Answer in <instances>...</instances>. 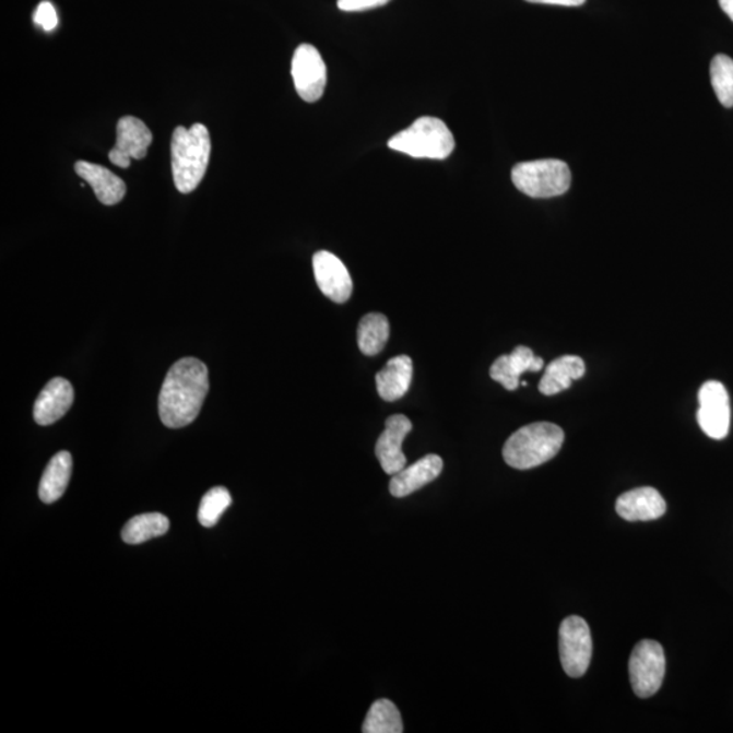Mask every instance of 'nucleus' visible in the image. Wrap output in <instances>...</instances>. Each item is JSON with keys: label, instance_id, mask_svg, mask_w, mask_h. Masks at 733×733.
I'll use <instances>...</instances> for the list:
<instances>
[{"label": "nucleus", "instance_id": "15", "mask_svg": "<svg viewBox=\"0 0 733 733\" xmlns=\"http://www.w3.org/2000/svg\"><path fill=\"white\" fill-rule=\"evenodd\" d=\"M544 360L535 356L528 346L519 345L512 354L503 355L490 367V378L505 386L509 391L517 390L522 374L539 373L544 368Z\"/></svg>", "mask_w": 733, "mask_h": 733}, {"label": "nucleus", "instance_id": "10", "mask_svg": "<svg viewBox=\"0 0 733 733\" xmlns=\"http://www.w3.org/2000/svg\"><path fill=\"white\" fill-rule=\"evenodd\" d=\"M117 140L110 150L109 159L115 166L128 169L132 159H143L153 143V133L137 117L126 116L117 122Z\"/></svg>", "mask_w": 733, "mask_h": 733}, {"label": "nucleus", "instance_id": "19", "mask_svg": "<svg viewBox=\"0 0 733 733\" xmlns=\"http://www.w3.org/2000/svg\"><path fill=\"white\" fill-rule=\"evenodd\" d=\"M586 365L579 356L565 355L553 360L546 367L540 382V391L544 395H556L570 388L574 380L583 378Z\"/></svg>", "mask_w": 733, "mask_h": 733}, {"label": "nucleus", "instance_id": "29", "mask_svg": "<svg viewBox=\"0 0 733 733\" xmlns=\"http://www.w3.org/2000/svg\"><path fill=\"white\" fill-rule=\"evenodd\" d=\"M721 9L733 21V0H719Z\"/></svg>", "mask_w": 733, "mask_h": 733}, {"label": "nucleus", "instance_id": "24", "mask_svg": "<svg viewBox=\"0 0 733 733\" xmlns=\"http://www.w3.org/2000/svg\"><path fill=\"white\" fill-rule=\"evenodd\" d=\"M710 80L716 95L725 108L733 106V60L725 55H718L710 64Z\"/></svg>", "mask_w": 733, "mask_h": 733}, {"label": "nucleus", "instance_id": "5", "mask_svg": "<svg viewBox=\"0 0 733 733\" xmlns=\"http://www.w3.org/2000/svg\"><path fill=\"white\" fill-rule=\"evenodd\" d=\"M512 182L520 192L534 199H551L568 192L572 175L558 159L522 162L512 169Z\"/></svg>", "mask_w": 733, "mask_h": 733}, {"label": "nucleus", "instance_id": "28", "mask_svg": "<svg viewBox=\"0 0 733 733\" xmlns=\"http://www.w3.org/2000/svg\"><path fill=\"white\" fill-rule=\"evenodd\" d=\"M525 2L565 5V8H579V5L584 4L587 0H525Z\"/></svg>", "mask_w": 733, "mask_h": 733}, {"label": "nucleus", "instance_id": "8", "mask_svg": "<svg viewBox=\"0 0 733 733\" xmlns=\"http://www.w3.org/2000/svg\"><path fill=\"white\" fill-rule=\"evenodd\" d=\"M296 93L306 103H317L327 87V64L320 52L310 44L296 48L291 66Z\"/></svg>", "mask_w": 733, "mask_h": 733}, {"label": "nucleus", "instance_id": "26", "mask_svg": "<svg viewBox=\"0 0 733 733\" xmlns=\"http://www.w3.org/2000/svg\"><path fill=\"white\" fill-rule=\"evenodd\" d=\"M33 21L38 26H42L46 32H52L56 29V26L59 24V16L56 13L54 4L50 2H42L37 5L35 16Z\"/></svg>", "mask_w": 733, "mask_h": 733}, {"label": "nucleus", "instance_id": "6", "mask_svg": "<svg viewBox=\"0 0 733 733\" xmlns=\"http://www.w3.org/2000/svg\"><path fill=\"white\" fill-rule=\"evenodd\" d=\"M592 637L586 619L572 615L559 626V659L570 678H580L590 667Z\"/></svg>", "mask_w": 733, "mask_h": 733}, {"label": "nucleus", "instance_id": "18", "mask_svg": "<svg viewBox=\"0 0 733 733\" xmlns=\"http://www.w3.org/2000/svg\"><path fill=\"white\" fill-rule=\"evenodd\" d=\"M412 377L413 363L410 356L400 355L390 359L375 377L380 399L390 402L402 399L411 388Z\"/></svg>", "mask_w": 733, "mask_h": 733}, {"label": "nucleus", "instance_id": "13", "mask_svg": "<svg viewBox=\"0 0 733 733\" xmlns=\"http://www.w3.org/2000/svg\"><path fill=\"white\" fill-rule=\"evenodd\" d=\"M615 509L620 518L629 522H648L662 518L667 511V505L657 489L643 486L620 495Z\"/></svg>", "mask_w": 733, "mask_h": 733}, {"label": "nucleus", "instance_id": "21", "mask_svg": "<svg viewBox=\"0 0 733 733\" xmlns=\"http://www.w3.org/2000/svg\"><path fill=\"white\" fill-rule=\"evenodd\" d=\"M389 335V320L383 315L371 312L363 317L357 328V344H359L362 354L367 356L380 354L388 344Z\"/></svg>", "mask_w": 733, "mask_h": 733}, {"label": "nucleus", "instance_id": "14", "mask_svg": "<svg viewBox=\"0 0 733 733\" xmlns=\"http://www.w3.org/2000/svg\"><path fill=\"white\" fill-rule=\"evenodd\" d=\"M441 472H444V459L436 454L425 456L393 475L390 481V494L402 499L433 483Z\"/></svg>", "mask_w": 733, "mask_h": 733}, {"label": "nucleus", "instance_id": "27", "mask_svg": "<svg viewBox=\"0 0 733 733\" xmlns=\"http://www.w3.org/2000/svg\"><path fill=\"white\" fill-rule=\"evenodd\" d=\"M390 0H339L338 5L341 11L346 13H357V11H367L388 4Z\"/></svg>", "mask_w": 733, "mask_h": 733}, {"label": "nucleus", "instance_id": "4", "mask_svg": "<svg viewBox=\"0 0 733 733\" xmlns=\"http://www.w3.org/2000/svg\"><path fill=\"white\" fill-rule=\"evenodd\" d=\"M389 149L416 159L449 158L456 149V139L445 121L424 116L410 128L389 140Z\"/></svg>", "mask_w": 733, "mask_h": 733}, {"label": "nucleus", "instance_id": "1", "mask_svg": "<svg viewBox=\"0 0 733 733\" xmlns=\"http://www.w3.org/2000/svg\"><path fill=\"white\" fill-rule=\"evenodd\" d=\"M210 390L209 368L185 357L167 373L159 394V416L169 428H182L199 416Z\"/></svg>", "mask_w": 733, "mask_h": 733}, {"label": "nucleus", "instance_id": "23", "mask_svg": "<svg viewBox=\"0 0 733 733\" xmlns=\"http://www.w3.org/2000/svg\"><path fill=\"white\" fill-rule=\"evenodd\" d=\"M365 733H402L404 724L399 708L390 699H379L369 708L365 723Z\"/></svg>", "mask_w": 733, "mask_h": 733}, {"label": "nucleus", "instance_id": "12", "mask_svg": "<svg viewBox=\"0 0 733 733\" xmlns=\"http://www.w3.org/2000/svg\"><path fill=\"white\" fill-rule=\"evenodd\" d=\"M312 268L318 287L324 296L335 302V304H345L351 298L354 291V283L348 270L338 256L329 251H318L312 257Z\"/></svg>", "mask_w": 733, "mask_h": 733}, {"label": "nucleus", "instance_id": "22", "mask_svg": "<svg viewBox=\"0 0 733 733\" xmlns=\"http://www.w3.org/2000/svg\"><path fill=\"white\" fill-rule=\"evenodd\" d=\"M169 519L162 513H143L132 518L122 529V540L130 545L143 544L150 540L158 539L169 531Z\"/></svg>", "mask_w": 733, "mask_h": 733}, {"label": "nucleus", "instance_id": "11", "mask_svg": "<svg viewBox=\"0 0 733 733\" xmlns=\"http://www.w3.org/2000/svg\"><path fill=\"white\" fill-rule=\"evenodd\" d=\"M411 430L412 422L404 414H394L386 419L385 430L375 446V454L386 474L394 475L406 466L402 444Z\"/></svg>", "mask_w": 733, "mask_h": 733}, {"label": "nucleus", "instance_id": "2", "mask_svg": "<svg viewBox=\"0 0 733 733\" xmlns=\"http://www.w3.org/2000/svg\"><path fill=\"white\" fill-rule=\"evenodd\" d=\"M209 128L193 125L177 127L172 138V170L176 188L181 193H192L203 181L211 156Z\"/></svg>", "mask_w": 733, "mask_h": 733}, {"label": "nucleus", "instance_id": "9", "mask_svg": "<svg viewBox=\"0 0 733 733\" xmlns=\"http://www.w3.org/2000/svg\"><path fill=\"white\" fill-rule=\"evenodd\" d=\"M699 410L697 419L699 427L709 438L721 440L730 433L731 407L729 391L718 380H709L702 385L698 394Z\"/></svg>", "mask_w": 733, "mask_h": 733}, {"label": "nucleus", "instance_id": "7", "mask_svg": "<svg viewBox=\"0 0 733 733\" xmlns=\"http://www.w3.org/2000/svg\"><path fill=\"white\" fill-rule=\"evenodd\" d=\"M665 674L663 647L658 641L642 640L631 652L629 675L637 697L649 698L662 687Z\"/></svg>", "mask_w": 733, "mask_h": 733}, {"label": "nucleus", "instance_id": "17", "mask_svg": "<svg viewBox=\"0 0 733 733\" xmlns=\"http://www.w3.org/2000/svg\"><path fill=\"white\" fill-rule=\"evenodd\" d=\"M75 173L83 181L91 185L95 196L104 205L119 204L126 198V182L106 167L80 161L75 164Z\"/></svg>", "mask_w": 733, "mask_h": 733}, {"label": "nucleus", "instance_id": "25", "mask_svg": "<svg viewBox=\"0 0 733 733\" xmlns=\"http://www.w3.org/2000/svg\"><path fill=\"white\" fill-rule=\"evenodd\" d=\"M232 495L223 486L206 492L199 508V522L204 528H214L223 512L232 506Z\"/></svg>", "mask_w": 733, "mask_h": 733}, {"label": "nucleus", "instance_id": "16", "mask_svg": "<svg viewBox=\"0 0 733 733\" xmlns=\"http://www.w3.org/2000/svg\"><path fill=\"white\" fill-rule=\"evenodd\" d=\"M72 404H74V388L69 380L55 378L37 397L33 416L38 425L46 427L63 417Z\"/></svg>", "mask_w": 733, "mask_h": 733}, {"label": "nucleus", "instance_id": "20", "mask_svg": "<svg viewBox=\"0 0 733 733\" xmlns=\"http://www.w3.org/2000/svg\"><path fill=\"white\" fill-rule=\"evenodd\" d=\"M72 473V457L70 452L60 451L56 454L43 474L38 495L46 505L60 500L69 486Z\"/></svg>", "mask_w": 733, "mask_h": 733}, {"label": "nucleus", "instance_id": "3", "mask_svg": "<svg viewBox=\"0 0 733 733\" xmlns=\"http://www.w3.org/2000/svg\"><path fill=\"white\" fill-rule=\"evenodd\" d=\"M564 430L553 423L525 425L506 441L503 457L509 466L529 470L541 466L558 454L564 445Z\"/></svg>", "mask_w": 733, "mask_h": 733}]
</instances>
